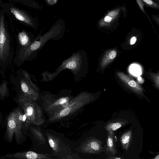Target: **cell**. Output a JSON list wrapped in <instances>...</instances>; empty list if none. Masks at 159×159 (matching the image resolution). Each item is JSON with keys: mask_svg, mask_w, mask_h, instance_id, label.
Instances as JSON below:
<instances>
[{"mask_svg": "<svg viewBox=\"0 0 159 159\" xmlns=\"http://www.w3.org/2000/svg\"><path fill=\"white\" fill-rule=\"evenodd\" d=\"M10 11L17 20L35 30L38 29V20L28 12L15 7H10Z\"/></svg>", "mask_w": 159, "mask_h": 159, "instance_id": "9c48e42d", "label": "cell"}, {"mask_svg": "<svg viewBox=\"0 0 159 159\" xmlns=\"http://www.w3.org/2000/svg\"><path fill=\"white\" fill-rule=\"evenodd\" d=\"M0 122H1V121H0Z\"/></svg>", "mask_w": 159, "mask_h": 159, "instance_id": "f1b7e54d", "label": "cell"}, {"mask_svg": "<svg viewBox=\"0 0 159 159\" xmlns=\"http://www.w3.org/2000/svg\"><path fill=\"white\" fill-rule=\"evenodd\" d=\"M117 53V51L115 49L110 50L106 52L101 62V68H105L111 62L116 56Z\"/></svg>", "mask_w": 159, "mask_h": 159, "instance_id": "5bb4252c", "label": "cell"}, {"mask_svg": "<svg viewBox=\"0 0 159 159\" xmlns=\"http://www.w3.org/2000/svg\"><path fill=\"white\" fill-rule=\"evenodd\" d=\"M15 101L24 112L27 118V129L31 125L39 126L42 125L45 120L42 108L34 100L22 93Z\"/></svg>", "mask_w": 159, "mask_h": 159, "instance_id": "3957f363", "label": "cell"}, {"mask_svg": "<svg viewBox=\"0 0 159 159\" xmlns=\"http://www.w3.org/2000/svg\"><path fill=\"white\" fill-rule=\"evenodd\" d=\"M17 111L18 107L14 108L7 116L4 139L7 142L12 143L14 135L16 143L20 144L26 139V129L25 123L18 118Z\"/></svg>", "mask_w": 159, "mask_h": 159, "instance_id": "8992f818", "label": "cell"}, {"mask_svg": "<svg viewBox=\"0 0 159 159\" xmlns=\"http://www.w3.org/2000/svg\"><path fill=\"white\" fill-rule=\"evenodd\" d=\"M94 99V96L92 94L86 91L81 92L73 97L67 107L48 117V121L54 122L69 117Z\"/></svg>", "mask_w": 159, "mask_h": 159, "instance_id": "5b68a950", "label": "cell"}, {"mask_svg": "<svg viewBox=\"0 0 159 159\" xmlns=\"http://www.w3.org/2000/svg\"><path fill=\"white\" fill-rule=\"evenodd\" d=\"M66 30L65 22L62 19L58 20L50 29L43 35L42 32L28 46L21 52L22 60L36 57L44 45L49 40H57L63 36Z\"/></svg>", "mask_w": 159, "mask_h": 159, "instance_id": "7a4b0ae2", "label": "cell"}, {"mask_svg": "<svg viewBox=\"0 0 159 159\" xmlns=\"http://www.w3.org/2000/svg\"><path fill=\"white\" fill-rule=\"evenodd\" d=\"M70 91L64 90L58 94L48 92L40 94L43 100V106L48 117L67 107L74 97L70 94Z\"/></svg>", "mask_w": 159, "mask_h": 159, "instance_id": "277c9868", "label": "cell"}, {"mask_svg": "<svg viewBox=\"0 0 159 159\" xmlns=\"http://www.w3.org/2000/svg\"><path fill=\"white\" fill-rule=\"evenodd\" d=\"M137 80L139 81V82L140 84L143 83L144 82L143 79H142V77H141L140 76H139Z\"/></svg>", "mask_w": 159, "mask_h": 159, "instance_id": "d4e9b609", "label": "cell"}, {"mask_svg": "<svg viewBox=\"0 0 159 159\" xmlns=\"http://www.w3.org/2000/svg\"><path fill=\"white\" fill-rule=\"evenodd\" d=\"M155 159H159V155H158L155 158Z\"/></svg>", "mask_w": 159, "mask_h": 159, "instance_id": "484cf974", "label": "cell"}, {"mask_svg": "<svg viewBox=\"0 0 159 159\" xmlns=\"http://www.w3.org/2000/svg\"><path fill=\"white\" fill-rule=\"evenodd\" d=\"M107 139L106 150L114 155L116 154L117 151L116 148L115 143L114 132H108Z\"/></svg>", "mask_w": 159, "mask_h": 159, "instance_id": "9a60e30c", "label": "cell"}, {"mask_svg": "<svg viewBox=\"0 0 159 159\" xmlns=\"http://www.w3.org/2000/svg\"><path fill=\"white\" fill-rule=\"evenodd\" d=\"M47 137L49 144L53 150L56 152L60 151L61 148L58 139L56 137L49 134H48Z\"/></svg>", "mask_w": 159, "mask_h": 159, "instance_id": "d6986e66", "label": "cell"}, {"mask_svg": "<svg viewBox=\"0 0 159 159\" xmlns=\"http://www.w3.org/2000/svg\"><path fill=\"white\" fill-rule=\"evenodd\" d=\"M137 2L139 5V7L141 11H142L146 15H147L145 13V12L144 9L143 4V2L141 0H136Z\"/></svg>", "mask_w": 159, "mask_h": 159, "instance_id": "603a6c76", "label": "cell"}, {"mask_svg": "<svg viewBox=\"0 0 159 159\" xmlns=\"http://www.w3.org/2000/svg\"><path fill=\"white\" fill-rule=\"evenodd\" d=\"M24 77L21 80L20 86L22 94L32 99L37 101L40 96L38 87L32 81L29 75L25 71L23 72Z\"/></svg>", "mask_w": 159, "mask_h": 159, "instance_id": "52a82bcc", "label": "cell"}, {"mask_svg": "<svg viewBox=\"0 0 159 159\" xmlns=\"http://www.w3.org/2000/svg\"><path fill=\"white\" fill-rule=\"evenodd\" d=\"M158 1H159V0H157Z\"/></svg>", "mask_w": 159, "mask_h": 159, "instance_id": "83f0119b", "label": "cell"}, {"mask_svg": "<svg viewBox=\"0 0 159 159\" xmlns=\"http://www.w3.org/2000/svg\"><path fill=\"white\" fill-rule=\"evenodd\" d=\"M142 2H144L146 5L148 6L155 8L158 9L159 6L158 5L154 2L152 0H141Z\"/></svg>", "mask_w": 159, "mask_h": 159, "instance_id": "44dd1931", "label": "cell"}, {"mask_svg": "<svg viewBox=\"0 0 159 159\" xmlns=\"http://www.w3.org/2000/svg\"><path fill=\"white\" fill-rule=\"evenodd\" d=\"M22 3L25 5L28 6L35 9H41V7L38 3L34 0H21Z\"/></svg>", "mask_w": 159, "mask_h": 159, "instance_id": "ffe728a7", "label": "cell"}, {"mask_svg": "<svg viewBox=\"0 0 159 159\" xmlns=\"http://www.w3.org/2000/svg\"><path fill=\"white\" fill-rule=\"evenodd\" d=\"M137 40V37L136 36H133L130 40V44L132 45L135 44Z\"/></svg>", "mask_w": 159, "mask_h": 159, "instance_id": "cb8c5ba5", "label": "cell"}, {"mask_svg": "<svg viewBox=\"0 0 159 159\" xmlns=\"http://www.w3.org/2000/svg\"><path fill=\"white\" fill-rule=\"evenodd\" d=\"M9 50V41L6 29L4 15H0V59L4 61L7 59Z\"/></svg>", "mask_w": 159, "mask_h": 159, "instance_id": "ba28073f", "label": "cell"}, {"mask_svg": "<svg viewBox=\"0 0 159 159\" xmlns=\"http://www.w3.org/2000/svg\"><path fill=\"white\" fill-rule=\"evenodd\" d=\"M18 38L20 43L24 48L28 46L33 42L28 33L25 31L19 33Z\"/></svg>", "mask_w": 159, "mask_h": 159, "instance_id": "e0dca14e", "label": "cell"}, {"mask_svg": "<svg viewBox=\"0 0 159 159\" xmlns=\"http://www.w3.org/2000/svg\"><path fill=\"white\" fill-rule=\"evenodd\" d=\"M87 63L86 54L84 50L74 52L69 57L64 60L53 72L45 70L42 73L41 82L52 81L62 71L68 70L73 74L74 80L79 82L85 75Z\"/></svg>", "mask_w": 159, "mask_h": 159, "instance_id": "6da1fadb", "label": "cell"}, {"mask_svg": "<svg viewBox=\"0 0 159 159\" xmlns=\"http://www.w3.org/2000/svg\"><path fill=\"white\" fill-rule=\"evenodd\" d=\"M149 75L150 77L154 82L156 87L158 89L159 87V74L150 73Z\"/></svg>", "mask_w": 159, "mask_h": 159, "instance_id": "7402d4cb", "label": "cell"}, {"mask_svg": "<svg viewBox=\"0 0 159 159\" xmlns=\"http://www.w3.org/2000/svg\"><path fill=\"white\" fill-rule=\"evenodd\" d=\"M127 123L126 120H118L108 123L105 126V128L108 132H114L118 129Z\"/></svg>", "mask_w": 159, "mask_h": 159, "instance_id": "2e32d148", "label": "cell"}, {"mask_svg": "<svg viewBox=\"0 0 159 159\" xmlns=\"http://www.w3.org/2000/svg\"><path fill=\"white\" fill-rule=\"evenodd\" d=\"M132 129H130L121 136L120 141L123 148L126 151L129 148L132 137Z\"/></svg>", "mask_w": 159, "mask_h": 159, "instance_id": "ac0fdd59", "label": "cell"}, {"mask_svg": "<svg viewBox=\"0 0 159 159\" xmlns=\"http://www.w3.org/2000/svg\"><path fill=\"white\" fill-rule=\"evenodd\" d=\"M81 148L84 152L93 154L100 153L102 149V142L97 139L91 138L83 144Z\"/></svg>", "mask_w": 159, "mask_h": 159, "instance_id": "8fae6325", "label": "cell"}, {"mask_svg": "<svg viewBox=\"0 0 159 159\" xmlns=\"http://www.w3.org/2000/svg\"><path fill=\"white\" fill-rule=\"evenodd\" d=\"M117 75L129 88L139 94H143V90L142 88L132 78L121 72H117Z\"/></svg>", "mask_w": 159, "mask_h": 159, "instance_id": "7c38bea8", "label": "cell"}, {"mask_svg": "<svg viewBox=\"0 0 159 159\" xmlns=\"http://www.w3.org/2000/svg\"><path fill=\"white\" fill-rule=\"evenodd\" d=\"M4 158L25 159H49L52 158L46 155L38 153L32 151L18 152L7 154L2 156Z\"/></svg>", "mask_w": 159, "mask_h": 159, "instance_id": "30bf717a", "label": "cell"}, {"mask_svg": "<svg viewBox=\"0 0 159 159\" xmlns=\"http://www.w3.org/2000/svg\"><path fill=\"white\" fill-rule=\"evenodd\" d=\"M113 158V159H121V158H120V157H113V158Z\"/></svg>", "mask_w": 159, "mask_h": 159, "instance_id": "4316f807", "label": "cell"}, {"mask_svg": "<svg viewBox=\"0 0 159 159\" xmlns=\"http://www.w3.org/2000/svg\"><path fill=\"white\" fill-rule=\"evenodd\" d=\"M121 8H116L109 11L99 22L100 27L109 25L112 22L116 20L119 16Z\"/></svg>", "mask_w": 159, "mask_h": 159, "instance_id": "4fadbf2b", "label": "cell"}]
</instances>
